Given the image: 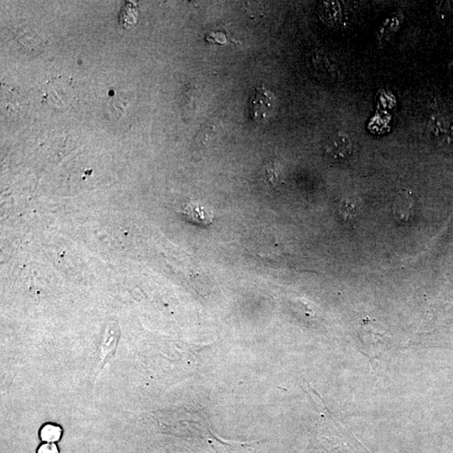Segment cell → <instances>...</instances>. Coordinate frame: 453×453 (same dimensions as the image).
<instances>
[{"label":"cell","mask_w":453,"mask_h":453,"mask_svg":"<svg viewBox=\"0 0 453 453\" xmlns=\"http://www.w3.org/2000/svg\"><path fill=\"white\" fill-rule=\"evenodd\" d=\"M75 97V90L72 79L58 76L46 85L45 100L55 108H65Z\"/></svg>","instance_id":"cell-1"},{"label":"cell","mask_w":453,"mask_h":453,"mask_svg":"<svg viewBox=\"0 0 453 453\" xmlns=\"http://www.w3.org/2000/svg\"><path fill=\"white\" fill-rule=\"evenodd\" d=\"M276 104L275 94L271 90L264 86L256 88L249 102L251 119L257 123L266 122L273 114Z\"/></svg>","instance_id":"cell-2"},{"label":"cell","mask_w":453,"mask_h":453,"mask_svg":"<svg viewBox=\"0 0 453 453\" xmlns=\"http://www.w3.org/2000/svg\"><path fill=\"white\" fill-rule=\"evenodd\" d=\"M325 152L332 161H347L353 155L354 147L350 137L344 133L333 135L325 145Z\"/></svg>","instance_id":"cell-3"},{"label":"cell","mask_w":453,"mask_h":453,"mask_svg":"<svg viewBox=\"0 0 453 453\" xmlns=\"http://www.w3.org/2000/svg\"><path fill=\"white\" fill-rule=\"evenodd\" d=\"M393 215L396 221L400 224H407L412 219L414 209V201L410 194L403 192L400 194L393 205Z\"/></svg>","instance_id":"cell-4"},{"label":"cell","mask_w":453,"mask_h":453,"mask_svg":"<svg viewBox=\"0 0 453 453\" xmlns=\"http://www.w3.org/2000/svg\"><path fill=\"white\" fill-rule=\"evenodd\" d=\"M182 213L187 219L200 225H208L212 223L215 213L210 209L202 205L191 203L187 205Z\"/></svg>","instance_id":"cell-5"},{"label":"cell","mask_w":453,"mask_h":453,"mask_svg":"<svg viewBox=\"0 0 453 453\" xmlns=\"http://www.w3.org/2000/svg\"><path fill=\"white\" fill-rule=\"evenodd\" d=\"M358 215H360V205L356 203V199H345L339 205V219L345 225L351 226L356 224Z\"/></svg>","instance_id":"cell-6"},{"label":"cell","mask_w":453,"mask_h":453,"mask_svg":"<svg viewBox=\"0 0 453 453\" xmlns=\"http://www.w3.org/2000/svg\"><path fill=\"white\" fill-rule=\"evenodd\" d=\"M62 437V429L58 426L46 424L41 430V438L42 441L53 443L59 441Z\"/></svg>","instance_id":"cell-7"},{"label":"cell","mask_w":453,"mask_h":453,"mask_svg":"<svg viewBox=\"0 0 453 453\" xmlns=\"http://www.w3.org/2000/svg\"><path fill=\"white\" fill-rule=\"evenodd\" d=\"M110 106L112 107L114 112L119 115L125 113L128 107V102L125 97L117 95L112 98L110 102Z\"/></svg>","instance_id":"cell-8"},{"label":"cell","mask_w":453,"mask_h":453,"mask_svg":"<svg viewBox=\"0 0 453 453\" xmlns=\"http://www.w3.org/2000/svg\"><path fill=\"white\" fill-rule=\"evenodd\" d=\"M38 453H59L58 447L53 443H46L38 449Z\"/></svg>","instance_id":"cell-9"}]
</instances>
